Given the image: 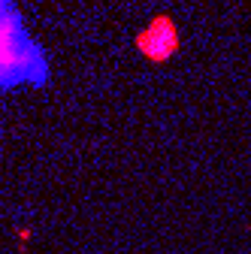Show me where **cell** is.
<instances>
[{"label": "cell", "mask_w": 251, "mask_h": 254, "mask_svg": "<svg viewBox=\"0 0 251 254\" xmlns=\"http://www.w3.org/2000/svg\"><path fill=\"white\" fill-rule=\"evenodd\" d=\"M30 55H37V49L27 43L18 15L12 6H0V85H15L18 79H43V61Z\"/></svg>", "instance_id": "6da1fadb"}]
</instances>
